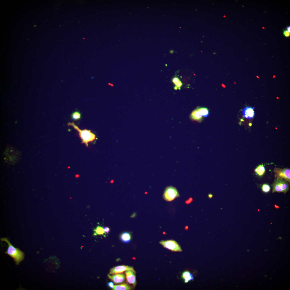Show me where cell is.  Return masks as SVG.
<instances>
[{
	"instance_id": "cell-8",
	"label": "cell",
	"mask_w": 290,
	"mask_h": 290,
	"mask_svg": "<svg viewBox=\"0 0 290 290\" xmlns=\"http://www.w3.org/2000/svg\"><path fill=\"white\" fill-rule=\"evenodd\" d=\"M109 278L115 284L122 283L125 281V275L123 273L116 274L112 275H108Z\"/></svg>"
},
{
	"instance_id": "cell-16",
	"label": "cell",
	"mask_w": 290,
	"mask_h": 290,
	"mask_svg": "<svg viewBox=\"0 0 290 290\" xmlns=\"http://www.w3.org/2000/svg\"><path fill=\"white\" fill-rule=\"evenodd\" d=\"M71 118L75 121H77L80 119L81 117V114L79 112L76 111L73 112L71 114Z\"/></svg>"
},
{
	"instance_id": "cell-25",
	"label": "cell",
	"mask_w": 290,
	"mask_h": 290,
	"mask_svg": "<svg viewBox=\"0 0 290 290\" xmlns=\"http://www.w3.org/2000/svg\"><path fill=\"white\" fill-rule=\"evenodd\" d=\"M213 195L212 194H211V193H209V194L208 195V198L210 199L212 198L213 197Z\"/></svg>"
},
{
	"instance_id": "cell-32",
	"label": "cell",
	"mask_w": 290,
	"mask_h": 290,
	"mask_svg": "<svg viewBox=\"0 0 290 290\" xmlns=\"http://www.w3.org/2000/svg\"><path fill=\"white\" fill-rule=\"evenodd\" d=\"M178 88L176 86L175 87V88H174L175 89H176V90H177V89H178Z\"/></svg>"
},
{
	"instance_id": "cell-31",
	"label": "cell",
	"mask_w": 290,
	"mask_h": 290,
	"mask_svg": "<svg viewBox=\"0 0 290 290\" xmlns=\"http://www.w3.org/2000/svg\"><path fill=\"white\" fill-rule=\"evenodd\" d=\"M185 229H186V230H188V226H186L185 228Z\"/></svg>"
},
{
	"instance_id": "cell-24",
	"label": "cell",
	"mask_w": 290,
	"mask_h": 290,
	"mask_svg": "<svg viewBox=\"0 0 290 290\" xmlns=\"http://www.w3.org/2000/svg\"><path fill=\"white\" fill-rule=\"evenodd\" d=\"M193 201V199L192 198H189L188 200H187L185 202V203L187 204H189L191 203Z\"/></svg>"
},
{
	"instance_id": "cell-19",
	"label": "cell",
	"mask_w": 290,
	"mask_h": 290,
	"mask_svg": "<svg viewBox=\"0 0 290 290\" xmlns=\"http://www.w3.org/2000/svg\"><path fill=\"white\" fill-rule=\"evenodd\" d=\"M200 111L202 116L205 117L208 116L209 114V112L208 109L207 108H204V107L200 108Z\"/></svg>"
},
{
	"instance_id": "cell-11",
	"label": "cell",
	"mask_w": 290,
	"mask_h": 290,
	"mask_svg": "<svg viewBox=\"0 0 290 290\" xmlns=\"http://www.w3.org/2000/svg\"><path fill=\"white\" fill-rule=\"evenodd\" d=\"M242 113L243 116L247 119L253 118L255 116V113L253 109L249 107H247L243 109Z\"/></svg>"
},
{
	"instance_id": "cell-21",
	"label": "cell",
	"mask_w": 290,
	"mask_h": 290,
	"mask_svg": "<svg viewBox=\"0 0 290 290\" xmlns=\"http://www.w3.org/2000/svg\"><path fill=\"white\" fill-rule=\"evenodd\" d=\"M283 34L286 37H289L290 36V34L287 30L284 29L283 30Z\"/></svg>"
},
{
	"instance_id": "cell-15",
	"label": "cell",
	"mask_w": 290,
	"mask_h": 290,
	"mask_svg": "<svg viewBox=\"0 0 290 290\" xmlns=\"http://www.w3.org/2000/svg\"><path fill=\"white\" fill-rule=\"evenodd\" d=\"M260 176H262L265 172L266 170L263 165H260L258 167L255 171Z\"/></svg>"
},
{
	"instance_id": "cell-23",
	"label": "cell",
	"mask_w": 290,
	"mask_h": 290,
	"mask_svg": "<svg viewBox=\"0 0 290 290\" xmlns=\"http://www.w3.org/2000/svg\"><path fill=\"white\" fill-rule=\"evenodd\" d=\"M104 230L105 232L107 233H109L110 231L109 228L107 227H105L104 228Z\"/></svg>"
},
{
	"instance_id": "cell-30",
	"label": "cell",
	"mask_w": 290,
	"mask_h": 290,
	"mask_svg": "<svg viewBox=\"0 0 290 290\" xmlns=\"http://www.w3.org/2000/svg\"><path fill=\"white\" fill-rule=\"evenodd\" d=\"M275 207L276 208H277V209H278V208H279V207L278 206H277V205H275Z\"/></svg>"
},
{
	"instance_id": "cell-29",
	"label": "cell",
	"mask_w": 290,
	"mask_h": 290,
	"mask_svg": "<svg viewBox=\"0 0 290 290\" xmlns=\"http://www.w3.org/2000/svg\"><path fill=\"white\" fill-rule=\"evenodd\" d=\"M135 216V213L134 214H133V215H132V216L131 217H134V216Z\"/></svg>"
},
{
	"instance_id": "cell-20",
	"label": "cell",
	"mask_w": 290,
	"mask_h": 290,
	"mask_svg": "<svg viewBox=\"0 0 290 290\" xmlns=\"http://www.w3.org/2000/svg\"><path fill=\"white\" fill-rule=\"evenodd\" d=\"M262 189L263 192L265 193H267L270 191L271 188L269 185L264 184L262 186Z\"/></svg>"
},
{
	"instance_id": "cell-26",
	"label": "cell",
	"mask_w": 290,
	"mask_h": 290,
	"mask_svg": "<svg viewBox=\"0 0 290 290\" xmlns=\"http://www.w3.org/2000/svg\"><path fill=\"white\" fill-rule=\"evenodd\" d=\"M287 29L288 30V31L289 32V33H290V26H289L287 27Z\"/></svg>"
},
{
	"instance_id": "cell-14",
	"label": "cell",
	"mask_w": 290,
	"mask_h": 290,
	"mask_svg": "<svg viewBox=\"0 0 290 290\" xmlns=\"http://www.w3.org/2000/svg\"><path fill=\"white\" fill-rule=\"evenodd\" d=\"M121 239L122 241L125 243L129 242L131 240V236L130 234L127 232H125L121 234Z\"/></svg>"
},
{
	"instance_id": "cell-10",
	"label": "cell",
	"mask_w": 290,
	"mask_h": 290,
	"mask_svg": "<svg viewBox=\"0 0 290 290\" xmlns=\"http://www.w3.org/2000/svg\"><path fill=\"white\" fill-rule=\"evenodd\" d=\"M190 117L192 120L198 122L201 121L203 119L202 114L200 111V108L193 110L190 115Z\"/></svg>"
},
{
	"instance_id": "cell-22",
	"label": "cell",
	"mask_w": 290,
	"mask_h": 290,
	"mask_svg": "<svg viewBox=\"0 0 290 290\" xmlns=\"http://www.w3.org/2000/svg\"><path fill=\"white\" fill-rule=\"evenodd\" d=\"M107 285H108L109 287L111 289H113V288L114 284L113 282H110L107 284Z\"/></svg>"
},
{
	"instance_id": "cell-17",
	"label": "cell",
	"mask_w": 290,
	"mask_h": 290,
	"mask_svg": "<svg viewBox=\"0 0 290 290\" xmlns=\"http://www.w3.org/2000/svg\"><path fill=\"white\" fill-rule=\"evenodd\" d=\"M94 235L95 236L98 235H103L105 233V232L104 228L98 226L94 230Z\"/></svg>"
},
{
	"instance_id": "cell-2",
	"label": "cell",
	"mask_w": 290,
	"mask_h": 290,
	"mask_svg": "<svg viewBox=\"0 0 290 290\" xmlns=\"http://www.w3.org/2000/svg\"><path fill=\"white\" fill-rule=\"evenodd\" d=\"M68 126L73 127L75 130L78 132L79 135L82 140V144H85L87 147L88 146V143L93 141L95 139V135L92 133L90 130L87 129L81 130L73 122L67 123Z\"/></svg>"
},
{
	"instance_id": "cell-13",
	"label": "cell",
	"mask_w": 290,
	"mask_h": 290,
	"mask_svg": "<svg viewBox=\"0 0 290 290\" xmlns=\"http://www.w3.org/2000/svg\"><path fill=\"white\" fill-rule=\"evenodd\" d=\"M132 289L131 286L126 284L119 285L114 286L113 290H130Z\"/></svg>"
},
{
	"instance_id": "cell-28",
	"label": "cell",
	"mask_w": 290,
	"mask_h": 290,
	"mask_svg": "<svg viewBox=\"0 0 290 290\" xmlns=\"http://www.w3.org/2000/svg\"><path fill=\"white\" fill-rule=\"evenodd\" d=\"M249 126L250 127H251L252 126V123H250L249 124Z\"/></svg>"
},
{
	"instance_id": "cell-34",
	"label": "cell",
	"mask_w": 290,
	"mask_h": 290,
	"mask_svg": "<svg viewBox=\"0 0 290 290\" xmlns=\"http://www.w3.org/2000/svg\"><path fill=\"white\" fill-rule=\"evenodd\" d=\"M263 28H264V27H263Z\"/></svg>"
},
{
	"instance_id": "cell-3",
	"label": "cell",
	"mask_w": 290,
	"mask_h": 290,
	"mask_svg": "<svg viewBox=\"0 0 290 290\" xmlns=\"http://www.w3.org/2000/svg\"><path fill=\"white\" fill-rule=\"evenodd\" d=\"M273 192H283L286 193L289 190V185L287 181L280 177L276 178L273 185Z\"/></svg>"
},
{
	"instance_id": "cell-12",
	"label": "cell",
	"mask_w": 290,
	"mask_h": 290,
	"mask_svg": "<svg viewBox=\"0 0 290 290\" xmlns=\"http://www.w3.org/2000/svg\"><path fill=\"white\" fill-rule=\"evenodd\" d=\"M182 278L184 279L185 283H187L193 279V275L188 271L184 272L182 274Z\"/></svg>"
},
{
	"instance_id": "cell-18",
	"label": "cell",
	"mask_w": 290,
	"mask_h": 290,
	"mask_svg": "<svg viewBox=\"0 0 290 290\" xmlns=\"http://www.w3.org/2000/svg\"><path fill=\"white\" fill-rule=\"evenodd\" d=\"M172 82L176 87L180 89L183 85V84L179 78L177 77H174L172 79Z\"/></svg>"
},
{
	"instance_id": "cell-6",
	"label": "cell",
	"mask_w": 290,
	"mask_h": 290,
	"mask_svg": "<svg viewBox=\"0 0 290 290\" xmlns=\"http://www.w3.org/2000/svg\"><path fill=\"white\" fill-rule=\"evenodd\" d=\"M275 173V178L280 177L284 179L286 181L289 183L290 182V170L285 168L282 169L279 168H275L274 170Z\"/></svg>"
},
{
	"instance_id": "cell-33",
	"label": "cell",
	"mask_w": 290,
	"mask_h": 290,
	"mask_svg": "<svg viewBox=\"0 0 290 290\" xmlns=\"http://www.w3.org/2000/svg\"><path fill=\"white\" fill-rule=\"evenodd\" d=\"M241 121H244V120L243 119H241Z\"/></svg>"
},
{
	"instance_id": "cell-7",
	"label": "cell",
	"mask_w": 290,
	"mask_h": 290,
	"mask_svg": "<svg viewBox=\"0 0 290 290\" xmlns=\"http://www.w3.org/2000/svg\"><path fill=\"white\" fill-rule=\"evenodd\" d=\"M128 271H131L135 273L136 272L134 270L133 267L128 266H121L114 267L111 269L110 273V274H116L122 273L123 272Z\"/></svg>"
},
{
	"instance_id": "cell-4",
	"label": "cell",
	"mask_w": 290,
	"mask_h": 290,
	"mask_svg": "<svg viewBox=\"0 0 290 290\" xmlns=\"http://www.w3.org/2000/svg\"><path fill=\"white\" fill-rule=\"evenodd\" d=\"M180 196L177 189L172 186L167 187L165 190L163 197L166 201L171 202Z\"/></svg>"
},
{
	"instance_id": "cell-27",
	"label": "cell",
	"mask_w": 290,
	"mask_h": 290,
	"mask_svg": "<svg viewBox=\"0 0 290 290\" xmlns=\"http://www.w3.org/2000/svg\"><path fill=\"white\" fill-rule=\"evenodd\" d=\"M108 84H109V85H110V86H112V87H113V86H114V85H113V84H111V83H108Z\"/></svg>"
},
{
	"instance_id": "cell-9",
	"label": "cell",
	"mask_w": 290,
	"mask_h": 290,
	"mask_svg": "<svg viewBox=\"0 0 290 290\" xmlns=\"http://www.w3.org/2000/svg\"><path fill=\"white\" fill-rule=\"evenodd\" d=\"M135 273L131 271H125L126 278L127 282L130 284H132L135 287L136 285V280Z\"/></svg>"
},
{
	"instance_id": "cell-1",
	"label": "cell",
	"mask_w": 290,
	"mask_h": 290,
	"mask_svg": "<svg viewBox=\"0 0 290 290\" xmlns=\"http://www.w3.org/2000/svg\"><path fill=\"white\" fill-rule=\"evenodd\" d=\"M1 241L6 242L7 244L8 249L5 253L12 258L16 264L18 265L24 259V253L18 248H15L13 246L7 238H1Z\"/></svg>"
},
{
	"instance_id": "cell-5",
	"label": "cell",
	"mask_w": 290,
	"mask_h": 290,
	"mask_svg": "<svg viewBox=\"0 0 290 290\" xmlns=\"http://www.w3.org/2000/svg\"><path fill=\"white\" fill-rule=\"evenodd\" d=\"M159 243L164 248L169 249L175 252H182V251L181 247L177 243L173 240L166 241H162Z\"/></svg>"
}]
</instances>
